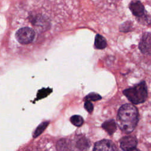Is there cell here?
I'll return each mask as SVG.
<instances>
[{
  "label": "cell",
  "instance_id": "6da1fadb",
  "mask_svg": "<svg viewBox=\"0 0 151 151\" xmlns=\"http://www.w3.org/2000/svg\"><path fill=\"white\" fill-rule=\"evenodd\" d=\"M139 120L138 111L131 104L122 105L117 113V122L122 131L129 133L136 127Z\"/></svg>",
  "mask_w": 151,
  "mask_h": 151
},
{
  "label": "cell",
  "instance_id": "7a4b0ae2",
  "mask_svg": "<svg viewBox=\"0 0 151 151\" xmlns=\"http://www.w3.org/2000/svg\"><path fill=\"white\" fill-rule=\"evenodd\" d=\"M123 93L130 102L135 104L143 103L147 97V86L145 81L124 90Z\"/></svg>",
  "mask_w": 151,
  "mask_h": 151
},
{
  "label": "cell",
  "instance_id": "3957f363",
  "mask_svg": "<svg viewBox=\"0 0 151 151\" xmlns=\"http://www.w3.org/2000/svg\"><path fill=\"white\" fill-rule=\"evenodd\" d=\"M35 37V32L29 27H24L19 29L15 34L17 41L22 44H28L31 42Z\"/></svg>",
  "mask_w": 151,
  "mask_h": 151
},
{
  "label": "cell",
  "instance_id": "277c9868",
  "mask_svg": "<svg viewBox=\"0 0 151 151\" xmlns=\"http://www.w3.org/2000/svg\"><path fill=\"white\" fill-rule=\"evenodd\" d=\"M139 47L143 54L151 55V32H146L143 35Z\"/></svg>",
  "mask_w": 151,
  "mask_h": 151
},
{
  "label": "cell",
  "instance_id": "5b68a950",
  "mask_svg": "<svg viewBox=\"0 0 151 151\" xmlns=\"http://www.w3.org/2000/svg\"><path fill=\"white\" fill-rule=\"evenodd\" d=\"M137 140L133 136H126L123 137L120 142V146L123 150H133L136 149Z\"/></svg>",
  "mask_w": 151,
  "mask_h": 151
},
{
  "label": "cell",
  "instance_id": "8992f818",
  "mask_svg": "<svg viewBox=\"0 0 151 151\" xmlns=\"http://www.w3.org/2000/svg\"><path fill=\"white\" fill-rule=\"evenodd\" d=\"M117 148L114 144L110 140L104 139L94 144L93 150H115Z\"/></svg>",
  "mask_w": 151,
  "mask_h": 151
},
{
  "label": "cell",
  "instance_id": "52a82bcc",
  "mask_svg": "<svg viewBox=\"0 0 151 151\" xmlns=\"http://www.w3.org/2000/svg\"><path fill=\"white\" fill-rule=\"evenodd\" d=\"M129 8L132 14L137 17H141L145 14V8L139 1H133L129 5Z\"/></svg>",
  "mask_w": 151,
  "mask_h": 151
},
{
  "label": "cell",
  "instance_id": "ba28073f",
  "mask_svg": "<svg viewBox=\"0 0 151 151\" xmlns=\"http://www.w3.org/2000/svg\"><path fill=\"white\" fill-rule=\"evenodd\" d=\"M102 127L109 134H113L117 129L116 122L114 120L110 119L104 122L102 124Z\"/></svg>",
  "mask_w": 151,
  "mask_h": 151
},
{
  "label": "cell",
  "instance_id": "9c48e42d",
  "mask_svg": "<svg viewBox=\"0 0 151 151\" xmlns=\"http://www.w3.org/2000/svg\"><path fill=\"white\" fill-rule=\"evenodd\" d=\"M94 45L97 49H104L107 46V42L104 37L100 34H97L95 37Z\"/></svg>",
  "mask_w": 151,
  "mask_h": 151
},
{
  "label": "cell",
  "instance_id": "30bf717a",
  "mask_svg": "<svg viewBox=\"0 0 151 151\" xmlns=\"http://www.w3.org/2000/svg\"><path fill=\"white\" fill-rule=\"evenodd\" d=\"M76 146L79 150H86L90 147V143L88 139H87L86 137H80L77 140Z\"/></svg>",
  "mask_w": 151,
  "mask_h": 151
},
{
  "label": "cell",
  "instance_id": "8fae6325",
  "mask_svg": "<svg viewBox=\"0 0 151 151\" xmlns=\"http://www.w3.org/2000/svg\"><path fill=\"white\" fill-rule=\"evenodd\" d=\"M49 122H45L43 123H41L35 129V130L34 131L32 136L34 138L38 137V136H40L44 131V130L46 129V127H47V126L48 125Z\"/></svg>",
  "mask_w": 151,
  "mask_h": 151
},
{
  "label": "cell",
  "instance_id": "7c38bea8",
  "mask_svg": "<svg viewBox=\"0 0 151 151\" xmlns=\"http://www.w3.org/2000/svg\"><path fill=\"white\" fill-rule=\"evenodd\" d=\"M70 121L74 126L77 127L81 126L84 122L83 119L79 115H74L71 116L70 118Z\"/></svg>",
  "mask_w": 151,
  "mask_h": 151
},
{
  "label": "cell",
  "instance_id": "4fadbf2b",
  "mask_svg": "<svg viewBox=\"0 0 151 151\" xmlns=\"http://www.w3.org/2000/svg\"><path fill=\"white\" fill-rule=\"evenodd\" d=\"M101 99V97L100 94L96 93H90L87 96L84 97V101H97Z\"/></svg>",
  "mask_w": 151,
  "mask_h": 151
},
{
  "label": "cell",
  "instance_id": "5bb4252c",
  "mask_svg": "<svg viewBox=\"0 0 151 151\" xmlns=\"http://www.w3.org/2000/svg\"><path fill=\"white\" fill-rule=\"evenodd\" d=\"M84 108L89 113H91L93 110V104L90 102V101H88V100H86L84 103Z\"/></svg>",
  "mask_w": 151,
  "mask_h": 151
}]
</instances>
